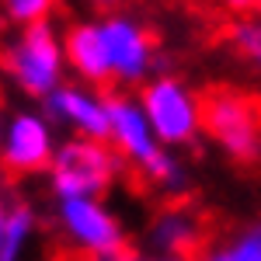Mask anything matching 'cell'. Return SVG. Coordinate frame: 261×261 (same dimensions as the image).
I'll use <instances>...</instances> for the list:
<instances>
[{
  "label": "cell",
  "instance_id": "cell-1",
  "mask_svg": "<svg viewBox=\"0 0 261 261\" xmlns=\"http://www.w3.org/2000/svg\"><path fill=\"white\" fill-rule=\"evenodd\" d=\"M0 70L18 87L24 98L45 101L53 91L66 84V56H63V35L53 21L14 28L0 42Z\"/></svg>",
  "mask_w": 261,
  "mask_h": 261
},
{
  "label": "cell",
  "instance_id": "cell-2",
  "mask_svg": "<svg viewBox=\"0 0 261 261\" xmlns=\"http://www.w3.org/2000/svg\"><path fill=\"white\" fill-rule=\"evenodd\" d=\"M122 157L105 140L70 136L60 143L56 157L45 171L53 199H105L122 174Z\"/></svg>",
  "mask_w": 261,
  "mask_h": 261
},
{
  "label": "cell",
  "instance_id": "cell-3",
  "mask_svg": "<svg viewBox=\"0 0 261 261\" xmlns=\"http://www.w3.org/2000/svg\"><path fill=\"white\" fill-rule=\"evenodd\" d=\"M202 133L220 146L233 164L261 161V108L251 94L233 87H209L202 91Z\"/></svg>",
  "mask_w": 261,
  "mask_h": 261
},
{
  "label": "cell",
  "instance_id": "cell-4",
  "mask_svg": "<svg viewBox=\"0 0 261 261\" xmlns=\"http://www.w3.org/2000/svg\"><path fill=\"white\" fill-rule=\"evenodd\" d=\"M140 108L167 150H185L202 136V98L174 73H157L143 84Z\"/></svg>",
  "mask_w": 261,
  "mask_h": 261
},
{
  "label": "cell",
  "instance_id": "cell-5",
  "mask_svg": "<svg viewBox=\"0 0 261 261\" xmlns=\"http://www.w3.org/2000/svg\"><path fill=\"white\" fill-rule=\"evenodd\" d=\"M53 223L63 241L91 261H115L133 251L122 220L101 199H53Z\"/></svg>",
  "mask_w": 261,
  "mask_h": 261
},
{
  "label": "cell",
  "instance_id": "cell-6",
  "mask_svg": "<svg viewBox=\"0 0 261 261\" xmlns=\"http://www.w3.org/2000/svg\"><path fill=\"white\" fill-rule=\"evenodd\" d=\"M105 105H108V143L115 146L122 164L133 167L146 181L171 150L153 136V129L140 108V98L115 87V91H105Z\"/></svg>",
  "mask_w": 261,
  "mask_h": 261
},
{
  "label": "cell",
  "instance_id": "cell-7",
  "mask_svg": "<svg viewBox=\"0 0 261 261\" xmlns=\"http://www.w3.org/2000/svg\"><path fill=\"white\" fill-rule=\"evenodd\" d=\"M56 125L45 112L21 108L7 119L4 129V150H0V167L7 178H35L45 174L56 157Z\"/></svg>",
  "mask_w": 261,
  "mask_h": 261
},
{
  "label": "cell",
  "instance_id": "cell-8",
  "mask_svg": "<svg viewBox=\"0 0 261 261\" xmlns=\"http://www.w3.org/2000/svg\"><path fill=\"white\" fill-rule=\"evenodd\" d=\"M101 35L112 63V77L115 87H143L150 77H157V45L150 39V32L129 14H108L101 18Z\"/></svg>",
  "mask_w": 261,
  "mask_h": 261
},
{
  "label": "cell",
  "instance_id": "cell-9",
  "mask_svg": "<svg viewBox=\"0 0 261 261\" xmlns=\"http://www.w3.org/2000/svg\"><path fill=\"white\" fill-rule=\"evenodd\" d=\"M42 112L53 119V125H66L73 136L108 143V105L105 91L84 87V84H63L42 101Z\"/></svg>",
  "mask_w": 261,
  "mask_h": 261
},
{
  "label": "cell",
  "instance_id": "cell-10",
  "mask_svg": "<svg viewBox=\"0 0 261 261\" xmlns=\"http://www.w3.org/2000/svg\"><path fill=\"white\" fill-rule=\"evenodd\" d=\"M146 247L157 258H195L205 244V223L188 202H167L146 226Z\"/></svg>",
  "mask_w": 261,
  "mask_h": 261
},
{
  "label": "cell",
  "instance_id": "cell-11",
  "mask_svg": "<svg viewBox=\"0 0 261 261\" xmlns=\"http://www.w3.org/2000/svg\"><path fill=\"white\" fill-rule=\"evenodd\" d=\"M63 56H66V70L77 77V84L94 87V91H115L112 63H108V49H105V35H101V18L66 24Z\"/></svg>",
  "mask_w": 261,
  "mask_h": 261
},
{
  "label": "cell",
  "instance_id": "cell-12",
  "mask_svg": "<svg viewBox=\"0 0 261 261\" xmlns=\"http://www.w3.org/2000/svg\"><path fill=\"white\" fill-rule=\"evenodd\" d=\"M39 230V216L35 205L24 199H11L7 202V230H4V254L0 261H24V251Z\"/></svg>",
  "mask_w": 261,
  "mask_h": 261
},
{
  "label": "cell",
  "instance_id": "cell-13",
  "mask_svg": "<svg viewBox=\"0 0 261 261\" xmlns=\"http://www.w3.org/2000/svg\"><path fill=\"white\" fill-rule=\"evenodd\" d=\"M199 261H261V220L209 244L199 254Z\"/></svg>",
  "mask_w": 261,
  "mask_h": 261
},
{
  "label": "cell",
  "instance_id": "cell-14",
  "mask_svg": "<svg viewBox=\"0 0 261 261\" xmlns=\"http://www.w3.org/2000/svg\"><path fill=\"white\" fill-rule=\"evenodd\" d=\"M226 39H230V45H233V53H237L251 70H258V73H261V18H258V14H251V18H237L233 24H230Z\"/></svg>",
  "mask_w": 261,
  "mask_h": 261
},
{
  "label": "cell",
  "instance_id": "cell-15",
  "mask_svg": "<svg viewBox=\"0 0 261 261\" xmlns=\"http://www.w3.org/2000/svg\"><path fill=\"white\" fill-rule=\"evenodd\" d=\"M53 7H56V0H0V14L7 18V24H14V28L49 21Z\"/></svg>",
  "mask_w": 261,
  "mask_h": 261
},
{
  "label": "cell",
  "instance_id": "cell-16",
  "mask_svg": "<svg viewBox=\"0 0 261 261\" xmlns=\"http://www.w3.org/2000/svg\"><path fill=\"white\" fill-rule=\"evenodd\" d=\"M223 7L233 11L237 18H251V14L258 11V0H223Z\"/></svg>",
  "mask_w": 261,
  "mask_h": 261
},
{
  "label": "cell",
  "instance_id": "cell-17",
  "mask_svg": "<svg viewBox=\"0 0 261 261\" xmlns=\"http://www.w3.org/2000/svg\"><path fill=\"white\" fill-rule=\"evenodd\" d=\"M4 230H7V199H0V254H4Z\"/></svg>",
  "mask_w": 261,
  "mask_h": 261
},
{
  "label": "cell",
  "instance_id": "cell-18",
  "mask_svg": "<svg viewBox=\"0 0 261 261\" xmlns=\"http://www.w3.org/2000/svg\"><path fill=\"white\" fill-rule=\"evenodd\" d=\"M4 129H7V119H4V105H0V150H4Z\"/></svg>",
  "mask_w": 261,
  "mask_h": 261
},
{
  "label": "cell",
  "instance_id": "cell-19",
  "mask_svg": "<svg viewBox=\"0 0 261 261\" xmlns=\"http://www.w3.org/2000/svg\"><path fill=\"white\" fill-rule=\"evenodd\" d=\"M91 4H94V7H115L119 0H91Z\"/></svg>",
  "mask_w": 261,
  "mask_h": 261
},
{
  "label": "cell",
  "instance_id": "cell-20",
  "mask_svg": "<svg viewBox=\"0 0 261 261\" xmlns=\"http://www.w3.org/2000/svg\"><path fill=\"white\" fill-rule=\"evenodd\" d=\"M150 261H188V258H150Z\"/></svg>",
  "mask_w": 261,
  "mask_h": 261
},
{
  "label": "cell",
  "instance_id": "cell-21",
  "mask_svg": "<svg viewBox=\"0 0 261 261\" xmlns=\"http://www.w3.org/2000/svg\"><path fill=\"white\" fill-rule=\"evenodd\" d=\"M254 14H258V18H261V0H258V11H254Z\"/></svg>",
  "mask_w": 261,
  "mask_h": 261
}]
</instances>
